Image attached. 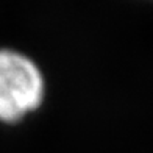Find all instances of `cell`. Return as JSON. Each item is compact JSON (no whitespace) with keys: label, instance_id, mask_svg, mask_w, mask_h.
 Wrapping results in <instances>:
<instances>
[{"label":"cell","instance_id":"6da1fadb","mask_svg":"<svg viewBox=\"0 0 153 153\" xmlns=\"http://www.w3.org/2000/svg\"><path fill=\"white\" fill-rule=\"evenodd\" d=\"M44 97L38 66L13 50H0V120L13 123L34 111Z\"/></svg>","mask_w":153,"mask_h":153}]
</instances>
